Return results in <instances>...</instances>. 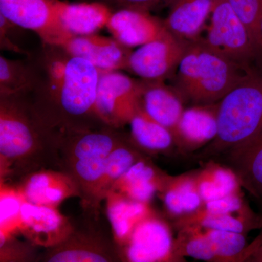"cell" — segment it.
Returning <instances> with one entry per match:
<instances>
[{
    "instance_id": "6da1fadb",
    "label": "cell",
    "mask_w": 262,
    "mask_h": 262,
    "mask_svg": "<svg viewBox=\"0 0 262 262\" xmlns=\"http://www.w3.org/2000/svg\"><path fill=\"white\" fill-rule=\"evenodd\" d=\"M37 82L25 96L46 126L58 132L104 126L96 110L101 71L63 48L43 45Z\"/></svg>"
},
{
    "instance_id": "7a4b0ae2",
    "label": "cell",
    "mask_w": 262,
    "mask_h": 262,
    "mask_svg": "<svg viewBox=\"0 0 262 262\" xmlns=\"http://www.w3.org/2000/svg\"><path fill=\"white\" fill-rule=\"evenodd\" d=\"M61 170L60 133L40 121L25 96H0V181Z\"/></svg>"
},
{
    "instance_id": "3957f363",
    "label": "cell",
    "mask_w": 262,
    "mask_h": 262,
    "mask_svg": "<svg viewBox=\"0 0 262 262\" xmlns=\"http://www.w3.org/2000/svg\"><path fill=\"white\" fill-rule=\"evenodd\" d=\"M218 132L200 158L228 155L262 132V63L250 67L218 103Z\"/></svg>"
},
{
    "instance_id": "277c9868",
    "label": "cell",
    "mask_w": 262,
    "mask_h": 262,
    "mask_svg": "<svg viewBox=\"0 0 262 262\" xmlns=\"http://www.w3.org/2000/svg\"><path fill=\"white\" fill-rule=\"evenodd\" d=\"M248 69L198 39L188 45L176 71L173 88L183 101L192 106L215 104L238 83Z\"/></svg>"
},
{
    "instance_id": "5b68a950",
    "label": "cell",
    "mask_w": 262,
    "mask_h": 262,
    "mask_svg": "<svg viewBox=\"0 0 262 262\" xmlns=\"http://www.w3.org/2000/svg\"><path fill=\"white\" fill-rule=\"evenodd\" d=\"M119 130L104 125L88 130L59 132L61 170L77 184L83 211L93 212L95 193L108 156L126 136Z\"/></svg>"
},
{
    "instance_id": "8992f818",
    "label": "cell",
    "mask_w": 262,
    "mask_h": 262,
    "mask_svg": "<svg viewBox=\"0 0 262 262\" xmlns=\"http://www.w3.org/2000/svg\"><path fill=\"white\" fill-rule=\"evenodd\" d=\"M79 221L73 222L70 235L54 247L46 248L38 258L45 262L121 261L113 236L100 224V213L84 211Z\"/></svg>"
},
{
    "instance_id": "52a82bcc",
    "label": "cell",
    "mask_w": 262,
    "mask_h": 262,
    "mask_svg": "<svg viewBox=\"0 0 262 262\" xmlns=\"http://www.w3.org/2000/svg\"><path fill=\"white\" fill-rule=\"evenodd\" d=\"M206 37L199 39L207 47L244 68L262 63V54L249 31L227 0H214Z\"/></svg>"
},
{
    "instance_id": "ba28073f",
    "label": "cell",
    "mask_w": 262,
    "mask_h": 262,
    "mask_svg": "<svg viewBox=\"0 0 262 262\" xmlns=\"http://www.w3.org/2000/svg\"><path fill=\"white\" fill-rule=\"evenodd\" d=\"M142 80H136L120 71H103L96 94L98 118L107 126L120 129L129 123L141 107Z\"/></svg>"
},
{
    "instance_id": "9c48e42d",
    "label": "cell",
    "mask_w": 262,
    "mask_h": 262,
    "mask_svg": "<svg viewBox=\"0 0 262 262\" xmlns=\"http://www.w3.org/2000/svg\"><path fill=\"white\" fill-rule=\"evenodd\" d=\"M170 226L155 212L139 224L126 243L118 248L121 261H183L174 251Z\"/></svg>"
},
{
    "instance_id": "30bf717a",
    "label": "cell",
    "mask_w": 262,
    "mask_h": 262,
    "mask_svg": "<svg viewBox=\"0 0 262 262\" xmlns=\"http://www.w3.org/2000/svg\"><path fill=\"white\" fill-rule=\"evenodd\" d=\"M0 15L17 27L36 33L43 45L60 47L73 36L60 24L54 0H0Z\"/></svg>"
},
{
    "instance_id": "8fae6325",
    "label": "cell",
    "mask_w": 262,
    "mask_h": 262,
    "mask_svg": "<svg viewBox=\"0 0 262 262\" xmlns=\"http://www.w3.org/2000/svg\"><path fill=\"white\" fill-rule=\"evenodd\" d=\"M189 42L168 32L132 51L126 70L143 80L164 82L177 71Z\"/></svg>"
},
{
    "instance_id": "7c38bea8",
    "label": "cell",
    "mask_w": 262,
    "mask_h": 262,
    "mask_svg": "<svg viewBox=\"0 0 262 262\" xmlns=\"http://www.w3.org/2000/svg\"><path fill=\"white\" fill-rule=\"evenodd\" d=\"M73 221L58 208L26 201L20 213L19 233L34 246L49 248L61 244L72 232Z\"/></svg>"
},
{
    "instance_id": "4fadbf2b",
    "label": "cell",
    "mask_w": 262,
    "mask_h": 262,
    "mask_svg": "<svg viewBox=\"0 0 262 262\" xmlns=\"http://www.w3.org/2000/svg\"><path fill=\"white\" fill-rule=\"evenodd\" d=\"M60 47L71 56L91 62L101 72L126 70L127 61L132 53L131 48L115 38L97 34L72 36Z\"/></svg>"
},
{
    "instance_id": "5bb4252c",
    "label": "cell",
    "mask_w": 262,
    "mask_h": 262,
    "mask_svg": "<svg viewBox=\"0 0 262 262\" xmlns=\"http://www.w3.org/2000/svg\"><path fill=\"white\" fill-rule=\"evenodd\" d=\"M27 201L58 208L66 200L80 198L77 184L68 174L56 169H42L15 183Z\"/></svg>"
},
{
    "instance_id": "9a60e30c",
    "label": "cell",
    "mask_w": 262,
    "mask_h": 262,
    "mask_svg": "<svg viewBox=\"0 0 262 262\" xmlns=\"http://www.w3.org/2000/svg\"><path fill=\"white\" fill-rule=\"evenodd\" d=\"M106 28L113 37L129 48L140 47L168 32L164 22L149 12L131 8L113 12Z\"/></svg>"
},
{
    "instance_id": "2e32d148",
    "label": "cell",
    "mask_w": 262,
    "mask_h": 262,
    "mask_svg": "<svg viewBox=\"0 0 262 262\" xmlns=\"http://www.w3.org/2000/svg\"><path fill=\"white\" fill-rule=\"evenodd\" d=\"M217 113L218 103L184 108L173 135L175 145L187 151L208 145L218 132Z\"/></svg>"
},
{
    "instance_id": "e0dca14e",
    "label": "cell",
    "mask_w": 262,
    "mask_h": 262,
    "mask_svg": "<svg viewBox=\"0 0 262 262\" xmlns=\"http://www.w3.org/2000/svg\"><path fill=\"white\" fill-rule=\"evenodd\" d=\"M170 178L145 156L132 165L111 190L134 201L150 203L156 193L163 192Z\"/></svg>"
},
{
    "instance_id": "ac0fdd59",
    "label": "cell",
    "mask_w": 262,
    "mask_h": 262,
    "mask_svg": "<svg viewBox=\"0 0 262 262\" xmlns=\"http://www.w3.org/2000/svg\"><path fill=\"white\" fill-rule=\"evenodd\" d=\"M141 80V108L173 135L184 111L182 98L173 88L165 85L163 81Z\"/></svg>"
},
{
    "instance_id": "d6986e66",
    "label": "cell",
    "mask_w": 262,
    "mask_h": 262,
    "mask_svg": "<svg viewBox=\"0 0 262 262\" xmlns=\"http://www.w3.org/2000/svg\"><path fill=\"white\" fill-rule=\"evenodd\" d=\"M104 201L112 234L118 248L127 242L136 226L155 212L150 203L134 201L115 190L107 193Z\"/></svg>"
},
{
    "instance_id": "ffe728a7",
    "label": "cell",
    "mask_w": 262,
    "mask_h": 262,
    "mask_svg": "<svg viewBox=\"0 0 262 262\" xmlns=\"http://www.w3.org/2000/svg\"><path fill=\"white\" fill-rule=\"evenodd\" d=\"M58 20L71 35L96 34L106 27L113 12L102 3H70L54 0Z\"/></svg>"
},
{
    "instance_id": "44dd1931",
    "label": "cell",
    "mask_w": 262,
    "mask_h": 262,
    "mask_svg": "<svg viewBox=\"0 0 262 262\" xmlns=\"http://www.w3.org/2000/svg\"><path fill=\"white\" fill-rule=\"evenodd\" d=\"M213 3L214 0H173L163 20L165 28L182 40H196L210 18Z\"/></svg>"
},
{
    "instance_id": "7402d4cb",
    "label": "cell",
    "mask_w": 262,
    "mask_h": 262,
    "mask_svg": "<svg viewBox=\"0 0 262 262\" xmlns=\"http://www.w3.org/2000/svg\"><path fill=\"white\" fill-rule=\"evenodd\" d=\"M176 225L178 228L195 225L246 234L262 228V215L255 213L249 206L234 213H208L201 208L194 213L176 219Z\"/></svg>"
},
{
    "instance_id": "603a6c76",
    "label": "cell",
    "mask_w": 262,
    "mask_h": 262,
    "mask_svg": "<svg viewBox=\"0 0 262 262\" xmlns=\"http://www.w3.org/2000/svg\"><path fill=\"white\" fill-rule=\"evenodd\" d=\"M144 157L142 150L136 145L130 136L126 135L117 144L108 156L104 172L95 193L93 205L94 213H100L101 203L104 201L114 184L132 165Z\"/></svg>"
},
{
    "instance_id": "cb8c5ba5",
    "label": "cell",
    "mask_w": 262,
    "mask_h": 262,
    "mask_svg": "<svg viewBox=\"0 0 262 262\" xmlns=\"http://www.w3.org/2000/svg\"><path fill=\"white\" fill-rule=\"evenodd\" d=\"M241 187L262 202V132L247 144L228 154Z\"/></svg>"
},
{
    "instance_id": "d4e9b609",
    "label": "cell",
    "mask_w": 262,
    "mask_h": 262,
    "mask_svg": "<svg viewBox=\"0 0 262 262\" xmlns=\"http://www.w3.org/2000/svg\"><path fill=\"white\" fill-rule=\"evenodd\" d=\"M161 194L166 211L175 219L194 213L203 204L194 173L170 177Z\"/></svg>"
},
{
    "instance_id": "484cf974",
    "label": "cell",
    "mask_w": 262,
    "mask_h": 262,
    "mask_svg": "<svg viewBox=\"0 0 262 262\" xmlns=\"http://www.w3.org/2000/svg\"><path fill=\"white\" fill-rule=\"evenodd\" d=\"M128 124L131 139L143 151L164 152L175 145L172 133L153 120L141 106Z\"/></svg>"
},
{
    "instance_id": "4316f807",
    "label": "cell",
    "mask_w": 262,
    "mask_h": 262,
    "mask_svg": "<svg viewBox=\"0 0 262 262\" xmlns=\"http://www.w3.org/2000/svg\"><path fill=\"white\" fill-rule=\"evenodd\" d=\"M194 181L203 203L241 192L238 177L232 168L215 163L194 172Z\"/></svg>"
},
{
    "instance_id": "83f0119b",
    "label": "cell",
    "mask_w": 262,
    "mask_h": 262,
    "mask_svg": "<svg viewBox=\"0 0 262 262\" xmlns=\"http://www.w3.org/2000/svg\"><path fill=\"white\" fill-rule=\"evenodd\" d=\"M37 82L35 66L0 56V96H23Z\"/></svg>"
},
{
    "instance_id": "f1b7e54d",
    "label": "cell",
    "mask_w": 262,
    "mask_h": 262,
    "mask_svg": "<svg viewBox=\"0 0 262 262\" xmlns=\"http://www.w3.org/2000/svg\"><path fill=\"white\" fill-rule=\"evenodd\" d=\"M26 201L16 184L0 181V244L19 233L20 213Z\"/></svg>"
},
{
    "instance_id": "f546056e",
    "label": "cell",
    "mask_w": 262,
    "mask_h": 262,
    "mask_svg": "<svg viewBox=\"0 0 262 262\" xmlns=\"http://www.w3.org/2000/svg\"><path fill=\"white\" fill-rule=\"evenodd\" d=\"M201 228L214 254L215 262L246 261V250L248 245L246 242V234L220 229Z\"/></svg>"
},
{
    "instance_id": "4dcf8cb0",
    "label": "cell",
    "mask_w": 262,
    "mask_h": 262,
    "mask_svg": "<svg viewBox=\"0 0 262 262\" xmlns=\"http://www.w3.org/2000/svg\"><path fill=\"white\" fill-rule=\"evenodd\" d=\"M232 9L247 27L256 47L262 54L259 26L262 17V0H227Z\"/></svg>"
},
{
    "instance_id": "1f68e13d",
    "label": "cell",
    "mask_w": 262,
    "mask_h": 262,
    "mask_svg": "<svg viewBox=\"0 0 262 262\" xmlns=\"http://www.w3.org/2000/svg\"><path fill=\"white\" fill-rule=\"evenodd\" d=\"M34 247L32 243L21 242L15 237L7 239L0 244V261H38Z\"/></svg>"
},
{
    "instance_id": "d6a6232c",
    "label": "cell",
    "mask_w": 262,
    "mask_h": 262,
    "mask_svg": "<svg viewBox=\"0 0 262 262\" xmlns=\"http://www.w3.org/2000/svg\"><path fill=\"white\" fill-rule=\"evenodd\" d=\"M248 206L239 192L206 202L201 208L208 213H234L243 211Z\"/></svg>"
},
{
    "instance_id": "836d02e7",
    "label": "cell",
    "mask_w": 262,
    "mask_h": 262,
    "mask_svg": "<svg viewBox=\"0 0 262 262\" xmlns=\"http://www.w3.org/2000/svg\"><path fill=\"white\" fill-rule=\"evenodd\" d=\"M110 4L120 8H131L149 12L158 7L170 5L173 0H106Z\"/></svg>"
},
{
    "instance_id": "e575fe53",
    "label": "cell",
    "mask_w": 262,
    "mask_h": 262,
    "mask_svg": "<svg viewBox=\"0 0 262 262\" xmlns=\"http://www.w3.org/2000/svg\"><path fill=\"white\" fill-rule=\"evenodd\" d=\"M253 242L248 244L246 251V261L262 262V228Z\"/></svg>"
},
{
    "instance_id": "d590c367",
    "label": "cell",
    "mask_w": 262,
    "mask_h": 262,
    "mask_svg": "<svg viewBox=\"0 0 262 262\" xmlns=\"http://www.w3.org/2000/svg\"><path fill=\"white\" fill-rule=\"evenodd\" d=\"M259 34H260V39H261V45H262V17H261V21H260Z\"/></svg>"
}]
</instances>
